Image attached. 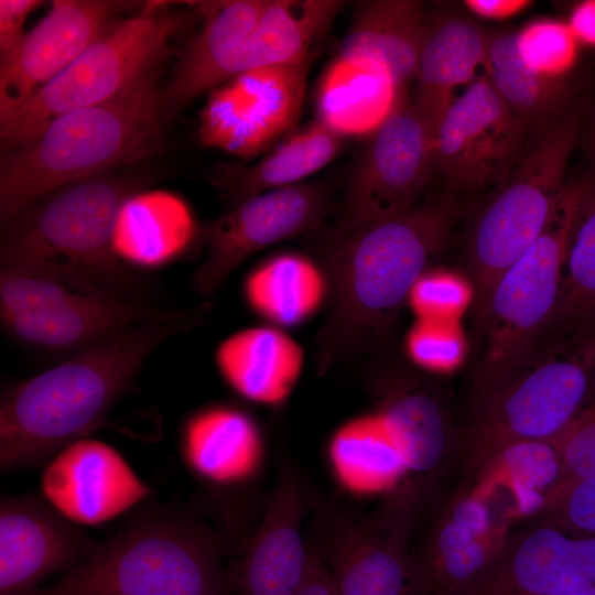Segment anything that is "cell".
<instances>
[{"mask_svg": "<svg viewBox=\"0 0 595 595\" xmlns=\"http://www.w3.org/2000/svg\"><path fill=\"white\" fill-rule=\"evenodd\" d=\"M457 205L445 192L383 218L309 235L328 300L315 337L320 372L383 356L419 278L446 248Z\"/></svg>", "mask_w": 595, "mask_h": 595, "instance_id": "6da1fadb", "label": "cell"}, {"mask_svg": "<svg viewBox=\"0 0 595 595\" xmlns=\"http://www.w3.org/2000/svg\"><path fill=\"white\" fill-rule=\"evenodd\" d=\"M430 13L415 0H372L356 4L340 47L343 62L369 66L394 91L415 77Z\"/></svg>", "mask_w": 595, "mask_h": 595, "instance_id": "484cf974", "label": "cell"}, {"mask_svg": "<svg viewBox=\"0 0 595 595\" xmlns=\"http://www.w3.org/2000/svg\"><path fill=\"white\" fill-rule=\"evenodd\" d=\"M323 510L311 542L337 595H429L409 549L415 517L385 507L376 513L345 505Z\"/></svg>", "mask_w": 595, "mask_h": 595, "instance_id": "8fae6325", "label": "cell"}, {"mask_svg": "<svg viewBox=\"0 0 595 595\" xmlns=\"http://www.w3.org/2000/svg\"><path fill=\"white\" fill-rule=\"evenodd\" d=\"M550 442L561 462L562 475L559 484L595 477V392Z\"/></svg>", "mask_w": 595, "mask_h": 595, "instance_id": "74e56055", "label": "cell"}, {"mask_svg": "<svg viewBox=\"0 0 595 595\" xmlns=\"http://www.w3.org/2000/svg\"><path fill=\"white\" fill-rule=\"evenodd\" d=\"M578 41L565 22L537 20L517 32V51L531 69L551 76L565 77L574 66Z\"/></svg>", "mask_w": 595, "mask_h": 595, "instance_id": "836d02e7", "label": "cell"}, {"mask_svg": "<svg viewBox=\"0 0 595 595\" xmlns=\"http://www.w3.org/2000/svg\"><path fill=\"white\" fill-rule=\"evenodd\" d=\"M465 7L475 15L486 19H506L530 6L527 0H466Z\"/></svg>", "mask_w": 595, "mask_h": 595, "instance_id": "60d3db41", "label": "cell"}, {"mask_svg": "<svg viewBox=\"0 0 595 595\" xmlns=\"http://www.w3.org/2000/svg\"><path fill=\"white\" fill-rule=\"evenodd\" d=\"M328 281L320 262L296 251L271 255L245 277L242 295L267 324L296 327L326 307Z\"/></svg>", "mask_w": 595, "mask_h": 595, "instance_id": "f546056e", "label": "cell"}, {"mask_svg": "<svg viewBox=\"0 0 595 595\" xmlns=\"http://www.w3.org/2000/svg\"><path fill=\"white\" fill-rule=\"evenodd\" d=\"M226 545L188 510L145 509L33 595H229Z\"/></svg>", "mask_w": 595, "mask_h": 595, "instance_id": "8992f818", "label": "cell"}, {"mask_svg": "<svg viewBox=\"0 0 595 595\" xmlns=\"http://www.w3.org/2000/svg\"><path fill=\"white\" fill-rule=\"evenodd\" d=\"M198 322L197 312L176 311L6 385L0 398L1 473L50 462L68 444L102 426L150 355Z\"/></svg>", "mask_w": 595, "mask_h": 595, "instance_id": "7a4b0ae2", "label": "cell"}, {"mask_svg": "<svg viewBox=\"0 0 595 595\" xmlns=\"http://www.w3.org/2000/svg\"><path fill=\"white\" fill-rule=\"evenodd\" d=\"M145 165L76 181L0 221V266L55 273L138 300L143 280L115 251L121 212L155 181Z\"/></svg>", "mask_w": 595, "mask_h": 595, "instance_id": "3957f363", "label": "cell"}, {"mask_svg": "<svg viewBox=\"0 0 595 595\" xmlns=\"http://www.w3.org/2000/svg\"><path fill=\"white\" fill-rule=\"evenodd\" d=\"M267 0H231L201 4L205 22L177 57L162 88V109L170 125L188 104L236 77L242 45Z\"/></svg>", "mask_w": 595, "mask_h": 595, "instance_id": "cb8c5ba5", "label": "cell"}, {"mask_svg": "<svg viewBox=\"0 0 595 595\" xmlns=\"http://www.w3.org/2000/svg\"><path fill=\"white\" fill-rule=\"evenodd\" d=\"M98 543L34 494L0 499V595H33L50 575L69 571Z\"/></svg>", "mask_w": 595, "mask_h": 595, "instance_id": "ffe728a7", "label": "cell"}, {"mask_svg": "<svg viewBox=\"0 0 595 595\" xmlns=\"http://www.w3.org/2000/svg\"><path fill=\"white\" fill-rule=\"evenodd\" d=\"M567 24L580 43L595 47V0L574 6Z\"/></svg>", "mask_w": 595, "mask_h": 595, "instance_id": "b9f144b4", "label": "cell"}, {"mask_svg": "<svg viewBox=\"0 0 595 595\" xmlns=\"http://www.w3.org/2000/svg\"><path fill=\"white\" fill-rule=\"evenodd\" d=\"M404 349L415 367L447 374L464 361L467 340L459 321L415 320L405 335Z\"/></svg>", "mask_w": 595, "mask_h": 595, "instance_id": "e575fe53", "label": "cell"}, {"mask_svg": "<svg viewBox=\"0 0 595 595\" xmlns=\"http://www.w3.org/2000/svg\"><path fill=\"white\" fill-rule=\"evenodd\" d=\"M507 529L491 506L466 487L413 552L429 595H453L477 577L500 551Z\"/></svg>", "mask_w": 595, "mask_h": 595, "instance_id": "603a6c76", "label": "cell"}, {"mask_svg": "<svg viewBox=\"0 0 595 595\" xmlns=\"http://www.w3.org/2000/svg\"><path fill=\"white\" fill-rule=\"evenodd\" d=\"M587 185L588 177L569 183L551 224L496 281L482 324L485 342L478 385L517 361L549 324Z\"/></svg>", "mask_w": 595, "mask_h": 595, "instance_id": "30bf717a", "label": "cell"}, {"mask_svg": "<svg viewBox=\"0 0 595 595\" xmlns=\"http://www.w3.org/2000/svg\"><path fill=\"white\" fill-rule=\"evenodd\" d=\"M344 3L335 0H267L242 46L236 77L258 68L306 60L314 40L326 30Z\"/></svg>", "mask_w": 595, "mask_h": 595, "instance_id": "1f68e13d", "label": "cell"}, {"mask_svg": "<svg viewBox=\"0 0 595 595\" xmlns=\"http://www.w3.org/2000/svg\"><path fill=\"white\" fill-rule=\"evenodd\" d=\"M43 3L41 0H0V61L20 45L26 34L23 26L28 17Z\"/></svg>", "mask_w": 595, "mask_h": 595, "instance_id": "f35d334b", "label": "cell"}, {"mask_svg": "<svg viewBox=\"0 0 595 595\" xmlns=\"http://www.w3.org/2000/svg\"><path fill=\"white\" fill-rule=\"evenodd\" d=\"M433 172L434 139L405 89L397 90L345 188L335 225H358L413 207Z\"/></svg>", "mask_w": 595, "mask_h": 595, "instance_id": "4fadbf2b", "label": "cell"}, {"mask_svg": "<svg viewBox=\"0 0 595 595\" xmlns=\"http://www.w3.org/2000/svg\"><path fill=\"white\" fill-rule=\"evenodd\" d=\"M133 2L55 0L15 51L0 61V123L63 73Z\"/></svg>", "mask_w": 595, "mask_h": 595, "instance_id": "ac0fdd59", "label": "cell"}, {"mask_svg": "<svg viewBox=\"0 0 595 595\" xmlns=\"http://www.w3.org/2000/svg\"><path fill=\"white\" fill-rule=\"evenodd\" d=\"M488 42L489 32L465 14L430 13L412 102L433 139L456 97L455 88L469 85L477 69L484 67Z\"/></svg>", "mask_w": 595, "mask_h": 595, "instance_id": "d4e9b609", "label": "cell"}, {"mask_svg": "<svg viewBox=\"0 0 595 595\" xmlns=\"http://www.w3.org/2000/svg\"><path fill=\"white\" fill-rule=\"evenodd\" d=\"M181 458L216 500H244L266 468V442L256 418L244 407L216 402L191 412L178 436Z\"/></svg>", "mask_w": 595, "mask_h": 595, "instance_id": "d6986e66", "label": "cell"}, {"mask_svg": "<svg viewBox=\"0 0 595 595\" xmlns=\"http://www.w3.org/2000/svg\"><path fill=\"white\" fill-rule=\"evenodd\" d=\"M312 547L311 564L306 577L295 595H337L324 560L313 543Z\"/></svg>", "mask_w": 595, "mask_h": 595, "instance_id": "ab89813d", "label": "cell"}, {"mask_svg": "<svg viewBox=\"0 0 595 595\" xmlns=\"http://www.w3.org/2000/svg\"><path fill=\"white\" fill-rule=\"evenodd\" d=\"M562 475L550 441H524L495 452L469 478V489L482 496L508 524L533 518Z\"/></svg>", "mask_w": 595, "mask_h": 595, "instance_id": "f1b7e54d", "label": "cell"}, {"mask_svg": "<svg viewBox=\"0 0 595 595\" xmlns=\"http://www.w3.org/2000/svg\"><path fill=\"white\" fill-rule=\"evenodd\" d=\"M313 497L301 469L281 455L273 487L252 531L235 548L226 569L238 595H295L312 558L303 524Z\"/></svg>", "mask_w": 595, "mask_h": 595, "instance_id": "2e32d148", "label": "cell"}, {"mask_svg": "<svg viewBox=\"0 0 595 595\" xmlns=\"http://www.w3.org/2000/svg\"><path fill=\"white\" fill-rule=\"evenodd\" d=\"M593 321H595V174L591 173L569 247L558 303L545 328L572 327Z\"/></svg>", "mask_w": 595, "mask_h": 595, "instance_id": "d6a6232c", "label": "cell"}, {"mask_svg": "<svg viewBox=\"0 0 595 595\" xmlns=\"http://www.w3.org/2000/svg\"><path fill=\"white\" fill-rule=\"evenodd\" d=\"M309 65L307 57L235 77V87L215 97L207 109L206 141L245 158L268 152L298 126Z\"/></svg>", "mask_w": 595, "mask_h": 595, "instance_id": "e0dca14e", "label": "cell"}, {"mask_svg": "<svg viewBox=\"0 0 595 595\" xmlns=\"http://www.w3.org/2000/svg\"><path fill=\"white\" fill-rule=\"evenodd\" d=\"M43 498L74 523L116 518L152 490L112 446L89 439L61 450L41 476Z\"/></svg>", "mask_w": 595, "mask_h": 595, "instance_id": "7402d4cb", "label": "cell"}, {"mask_svg": "<svg viewBox=\"0 0 595 595\" xmlns=\"http://www.w3.org/2000/svg\"><path fill=\"white\" fill-rule=\"evenodd\" d=\"M158 72L116 97L62 115L0 154V221L66 184L145 163L163 152Z\"/></svg>", "mask_w": 595, "mask_h": 595, "instance_id": "277c9868", "label": "cell"}, {"mask_svg": "<svg viewBox=\"0 0 595 595\" xmlns=\"http://www.w3.org/2000/svg\"><path fill=\"white\" fill-rule=\"evenodd\" d=\"M188 11H143L118 18L57 77L0 123V148L36 137L57 117L102 104L158 72L171 40L193 21Z\"/></svg>", "mask_w": 595, "mask_h": 595, "instance_id": "ba28073f", "label": "cell"}, {"mask_svg": "<svg viewBox=\"0 0 595 595\" xmlns=\"http://www.w3.org/2000/svg\"><path fill=\"white\" fill-rule=\"evenodd\" d=\"M344 140L331 121L318 118L288 134L251 165H216L210 180L228 209L259 194L303 183L336 158Z\"/></svg>", "mask_w": 595, "mask_h": 595, "instance_id": "83f0119b", "label": "cell"}, {"mask_svg": "<svg viewBox=\"0 0 595 595\" xmlns=\"http://www.w3.org/2000/svg\"><path fill=\"white\" fill-rule=\"evenodd\" d=\"M530 136L484 75L455 97L434 137L435 172L446 192L497 187L524 152Z\"/></svg>", "mask_w": 595, "mask_h": 595, "instance_id": "5bb4252c", "label": "cell"}, {"mask_svg": "<svg viewBox=\"0 0 595 595\" xmlns=\"http://www.w3.org/2000/svg\"><path fill=\"white\" fill-rule=\"evenodd\" d=\"M595 392V321L544 329L501 374L477 385L457 440L467 478L511 443L553 440Z\"/></svg>", "mask_w": 595, "mask_h": 595, "instance_id": "5b68a950", "label": "cell"}, {"mask_svg": "<svg viewBox=\"0 0 595 595\" xmlns=\"http://www.w3.org/2000/svg\"><path fill=\"white\" fill-rule=\"evenodd\" d=\"M304 361L301 344L269 324L239 329L215 350L216 368L226 385L245 400L269 407L286 401Z\"/></svg>", "mask_w": 595, "mask_h": 595, "instance_id": "4316f807", "label": "cell"}, {"mask_svg": "<svg viewBox=\"0 0 595 595\" xmlns=\"http://www.w3.org/2000/svg\"><path fill=\"white\" fill-rule=\"evenodd\" d=\"M584 121L583 108L570 106L552 125L531 137L510 174L474 217L464 255L478 325L483 324L496 281L555 217L566 193V169L581 144Z\"/></svg>", "mask_w": 595, "mask_h": 595, "instance_id": "52a82bcc", "label": "cell"}, {"mask_svg": "<svg viewBox=\"0 0 595 595\" xmlns=\"http://www.w3.org/2000/svg\"><path fill=\"white\" fill-rule=\"evenodd\" d=\"M331 192L322 183H300L253 196L206 223L201 241L206 255L193 271L191 285L210 296L256 252L325 227Z\"/></svg>", "mask_w": 595, "mask_h": 595, "instance_id": "9a60e30c", "label": "cell"}, {"mask_svg": "<svg viewBox=\"0 0 595 595\" xmlns=\"http://www.w3.org/2000/svg\"><path fill=\"white\" fill-rule=\"evenodd\" d=\"M532 519L570 533L595 537V477L558 484Z\"/></svg>", "mask_w": 595, "mask_h": 595, "instance_id": "8d00e7d4", "label": "cell"}, {"mask_svg": "<svg viewBox=\"0 0 595 595\" xmlns=\"http://www.w3.org/2000/svg\"><path fill=\"white\" fill-rule=\"evenodd\" d=\"M473 301L474 288L468 277L430 268L413 285L408 305L415 320L459 321Z\"/></svg>", "mask_w": 595, "mask_h": 595, "instance_id": "d590c367", "label": "cell"}, {"mask_svg": "<svg viewBox=\"0 0 595 595\" xmlns=\"http://www.w3.org/2000/svg\"><path fill=\"white\" fill-rule=\"evenodd\" d=\"M7 296L19 314L0 316L3 332L21 347L51 357L69 358L176 312L36 270L15 273Z\"/></svg>", "mask_w": 595, "mask_h": 595, "instance_id": "9c48e42d", "label": "cell"}, {"mask_svg": "<svg viewBox=\"0 0 595 595\" xmlns=\"http://www.w3.org/2000/svg\"><path fill=\"white\" fill-rule=\"evenodd\" d=\"M595 584V537L537 523L508 537L491 563L453 595H550Z\"/></svg>", "mask_w": 595, "mask_h": 595, "instance_id": "44dd1931", "label": "cell"}, {"mask_svg": "<svg viewBox=\"0 0 595 595\" xmlns=\"http://www.w3.org/2000/svg\"><path fill=\"white\" fill-rule=\"evenodd\" d=\"M517 32H489L485 76L530 138L570 108L571 83L529 68L517 51Z\"/></svg>", "mask_w": 595, "mask_h": 595, "instance_id": "4dcf8cb0", "label": "cell"}, {"mask_svg": "<svg viewBox=\"0 0 595 595\" xmlns=\"http://www.w3.org/2000/svg\"><path fill=\"white\" fill-rule=\"evenodd\" d=\"M582 141L592 166V173L595 174V105L587 122L584 121L581 137V142Z\"/></svg>", "mask_w": 595, "mask_h": 595, "instance_id": "7bdbcfd3", "label": "cell"}, {"mask_svg": "<svg viewBox=\"0 0 595 595\" xmlns=\"http://www.w3.org/2000/svg\"><path fill=\"white\" fill-rule=\"evenodd\" d=\"M386 356L364 364L361 386L396 446L407 482L396 495L421 502L457 446L439 388L420 372Z\"/></svg>", "mask_w": 595, "mask_h": 595, "instance_id": "7c38bea8", "label": "cell"}]
</instances>
